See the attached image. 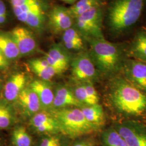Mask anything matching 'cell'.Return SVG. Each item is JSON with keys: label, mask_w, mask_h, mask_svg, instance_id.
Returning <instances> with one entry per match:
<instances>
[{"label": "cell", "mask_w": 146, "mask_h": 146, "mask_svg": "<svg viewBox=\"0 0 146 146\" xmlns=\"http://www.w3.org/2000/svg\"><path fill=\"white\" fill-rule=\"evenodd\" d=\"M108 100L117 114L141 116L146 113V95L125 78L115 76L110 81Z\"/></svg>", "instance_id": "6da1fadb"}, {"label": "cell", "mask_w": 146, "mask_h": 146, "mask_svg": "<svg viewBox=\"0 0 146 146\" xmlns=\"http://www.w3.org/2000/svg\"><path fill=\"white\" fill-rule=\"evenodd\" d=\"M89 54L99 72L107 76H112L122 70L124 66L121 50L115 44L104 38L89 39Z\"/></svg>", "instance_id": "7a4b0ae2"}, {"label": "cell", "mask_w": 146, "mask_h": 146, "mask_svg": "<svg viewBox=\"0 0 146 146\" xmlns=\"http://www.w3.org/2000/svg\"><path fill=\"white\" fill-rule=\"evenodd\" d=\"M51 112L58 122L61 134L71 139H77L100 131L101 128L89 122L78 107L54 110Z\"/></svg>", "instance_id": "3957f363"}, {"label": "cell", "mask_w": 146, "mask_h": 146, "mask_svg": "<svg viewBox=\"0 0 146 146\" xmlns=\"http://www.w3.org/2000/svg\"><path fill=\"white\" fill-rule=\"evenodd\" d=\"M143 0H115L108 12L109 24L116 33H121L135 24L143 8Z\"/></svg>", "instance_id": "277c9868"}, {"label": "cell", "mask_w": 146, "mask_h": 146, "mask_svg": "<svg viewBox=\"0 0 146 146\" xmlns=\"http://www.w3.org/2000/svg\"><path fill=\"white\" fill-rule=\"evenodd\" d=\"M102 13L99 6H96L76 19L78 31L87 40L104 38L102 31Z\"/></svg>", "instance_id": "5b68a950"}, {"label": "cell", "mask_w": 146, "mask_h": 146, "mask_svg": "<svg viewBox=\"0 0 146 146\" xmlns=\"http://www.w3.org/2000/svg\"><path fill=\"white\" fill-rule=\"evenodd\" d=\"M72 74L78 83L94 82L98 81L99 72L95 66L89 53L82 52L71 61Z\"/></svg>", "instance_id": "8992f818"}, {"label": "cell", "mask_w": 146, "mask_h": 146, "mask_svg": "<svg viewBox=\"0 0 146 146\" xmlns=\"http://www.w3.org/2000/svg\"><path fill=\"white\" fill-rule=\"evenodd\" d=\"M113 127L129 146H146V129L135 122L126 121L115 124Z\"/></svg>", "instance_id": "52a82bcc"}, {"label": "cell", "mask_w": 146, "mask_h": 146, "mask_svg": "<svg viewBox=\"0 0 146 146\" xmlns=\"http://www.w3.org/2000/svg\"><path fill=\"white\" fill-rule=\"evenodd\" d=\"M30 125L37 133L43 135L61 134L58 122L50 111L42 110L33 116Z\"/></svg>", "instance_id": "ba28073f"}, {"label": "cell", "mask_w": 146, "mask_h": 146, "mask_svg": "<svg viewBox=\"0 0 146 146\" xmlns=\"http://www.w3.org/2000/svg\"><path fill=\"white\" fill-rule=\"evenodd\" d=\"M48 24L52 31L56 34L63 33L71 28L73 17L69 9L62 6L53 7L48 15Z\"/></svg>", "instance_id": "9c48e42d"}, {"label": "cell", "mask_w": 146, "mask_h": 146, "mask_svg": "<svg viewBox=\"0 0 146 146\" xmlns=\"http://www.w3.org/2000/svg\"><path fill=\"white\" fill-rule=\"evenodd\" d=\"M19 50L20 56H26L34 52L37 48L36 40L33 33L23 27H16L10 33Z\"/></svg>", "instance_id": "30bf717a"}, {"label": "cell", "mask_w": 146, "mask_h": 146, "mask_svg": "<svg viewBox=\"0 0 146 146\" xmlns=\"http://www.w3.org/2000/svg\"><path fill=\"white\" fill-rule=\"evenodd\" d=\"M16 101L22 113L25 116L31 117L42 109L38 96L30 87L23 89Z\"/></svg>", "instance_id": "8fae6325"}, {"label": "cell", "mask_w": 146, "mask_h": 146, "mask_svg": "<svg viewBox=\"0 0 146 146\" xmlns=\"http://www.w3.org/2000/svg\"><path fill=\"white\" fill-rule=\"evenodd\" d=\"M122 69L127 81L136 87L146 90V64L131 61L125 64Z\"/></svg>", "instance_id": "7c38bea8"}, {"label": "cell", "mask_w": 146, "mask_h": 146, "mask_svg": "<svg viewBox=\"0 0 146 146\" xmlns=\"http://www.w3.org/2000/svg\"><path fill=\"white\" fill-rule=\"evenodd\" d=\"M84 107V105L76 98L72 89L62 85L56 87L54 92L52 110H60L68 107L81 108Z\"/></svg>", "instance_id": "4fadbf2b"}, {"label": "cell", "mask_w": 146, "mask_h": 146, "mask_svg": "<svg viewBox=\"0 0 146 146\" xmlns=\"http://www.w3.org/2000/svg\"><path fill=\"white\" fill-rule=\"evenodd\" d=\"M49 66L56 69L60 74L65 72L69 66L70 57L64 47L55 44L51 47L45 55Z\"/></svg>", "instance_id": "5bb4252c"}, {"label": "cell", "mask_w": 146, "mask_h": 146, "mask_svg": "<svg viewBox=\"0 0 146 146\" xmlns=\"http://www.w3.org/2000/svg\"><path fill=\"white\" fill-rule=\"evenodd\" d=\"M31 88L37 94L40 101L43 110L50 111L52 110L54 92L48 81L35 80L30 84Z\"/></svg>", "instance_id": "9a60e30c"}, {"label": "cell", "mask_w": 146, "mask_h": 146, "mask_svg": "<svg viewBox=\"0 0 146 146\" xmlns=\"http://www.w3.org/2000/svg\"><path fill=\"white\" fill-rule=\"evenodd\" d=\"M26 82L25 73L19 72L12 75L5 86L3 94L5 101L12 102L16 100L19 94L25 88Z\"/></svg>", "instance_id": "2e32d148"}, {"label": "cell", "mask_w": 146, "mask_h": 146, "mask_svg": "<svg viewBox=\"0 0 146 146\" xmlns=\"http://www.w3.org/2000/svg\"><path fill=\"white\" fill-rule=\"evenodd\" d=\"M86 119L89 122L101 128L105 123L104 108L99 104L89 106H84L80 108Z\"/></svg>", "instance_id": "e0dca14e"}, {"label": "cell", "mask_w": 146, "mask_h": 146, "mask_svg": "<svg viewBox=\"0 0 146 146\" xmlns=\"http://www.w3.org/2000/svg\"><path fill=\"white\" fill-rule=\"evenodd\" d=\"M62 41L64 47L68 50H80L84 49V42L81 34L72 27L63 33Z\"/></svg>", "instance_id": "ac0fdd59"}, {"label": "cell", "mask_w": 146, "mask_h": 146, "mask_svg": "<svg viewBox=\"0 0 146 146\" xmlns=\"http://www.w3.org/2000/svg\"><path fill=\"white\" fill-rule=\"evenodd\" d=\"M0 49L8 60L20 56L19 50L10 34L0 31Z\"/></svg>", "instance_id": "d6986e66"}, {"label": "cell", "mask_w": 146, "mask_h": 146, "mask_svg": "<svg viewBox=\"0 0 146 146\" xmlns=\"http://www.w3.org/2000/svg\"><path fill=\"white\" fill-rule=\"evenodd\" d=\"M44 21V11L39 2L33 5L31 9L27 13V19L25 24L33 29L40 30L42 27Z\"/></svg>", "instance_id": "ffe728a7"}, {"label": "cell", "mask_w": 146, "mask_h": 146, "mask_svg": "<svg viewBox=\"0 0 146 146\" xmlns=\"http://www.w3.org/2000/svg\"><path fill=\"white\" fill-rule=\"evenodd\" d=\"M102 146H129L113 127L104 131L101 134Z\"/></svg>", "instance_id": "44dd1931"}, {"label": "cell", "mask_w": 146, "mask_h": 146, "mask_svg": "<svg viewBox=\"0 0 146 146\" xmlns=\"http://www.w3.org/2000/svg\"><path fill=\"white\" fill-rule=\"evenodd\" d=\"M9 102H0V129H7L13 125L15 121V113Z\"/></svg>", "instance_id": "7402d4cb"}, {"label": "cell", "mask_w": 146, "mask_h": 146, "mask_svg": "<svg viewBox=\"0 0 146 146\" xmlns=\"http://www.w3.org/2000/svg\"><path fill=\"white\" fill-rule=\"evenodd\" d=\"M100 0H78L69 9L73 18L76 19L84 13L90 10L96 6H99Z\"/></svg>", "instance_id": "603a6c76"}, {"label": "cell", "mask_w": 146, "mask_h": 146, "mask_svg": "<svg viewBox=\"0 0 146 146\" xmlns=\"http://www.w3.org/2000/svg\"><path fill=\"white\" fill-rule=\"evenodd\" d=\"M11 141L14 146H31L32 137L23 126L16 127L12 133Z\"/></svg>", "instance_id": "cb8c5ba5"}, {"label": "cell", "mask_w": 146, "mask_h": 146, "mask_svg": "<svg viewBox=\"0 0 146 146\" xmlns=\"http://www.w3.org/2000/svg\"><path fill=\"white\" fill-rule=\"evenodd\" d=\"M131 52L136 58L146 60V33L138 35L133 45Z\"/></svg>", "instance_id": "d4e9b609"}, {"label": "cell", "mask_w": 146, "mask_h": 146, "mask_svg": "<svg viewBox=\"0 0 146 146\" xmlns=\"http://www.w3.org/2000/svg\"><path fill=\"white\" fill-rule=\"evenodd\" d=\"M72 89L76 98L84 106L93 105L91 101L89 99L83 83H78Z\"/></svg>", "instance_id": "484cf974"}, {"label": "cell", "mask_w": 146, "mask_h": 146, "mask_svg": "<svg viewBox=\"0 0 146 146\" xmlns=\"http://www.w3.org/2000/svg\"><path fill=\"white\" fill-rule=\"evenodd\" d=\"M31 70L39 78L46 81H49L55 75L60 74L56 69L50 66L43 68H35Z\"/></svg>", "instance_id": "4316f807"}, {"label": "cell", "mask_w": 146, "mask_h": 146, "mask_svg": "<svg viewBox=\"0 0 146 146\" xmlns=\"http://www.w3.org/2000/svg\"><path fill=\"white\" fill-rule=\"evenodd\" d=\"M39 146H63L62 137L60 134L45 135L41 139Z\"/></svg>", "instance_id": "83f0119b"}, {"label": "cell", "mask_w": 146, "mask_h": 146, "mask_svg": "<svg viewBox=\"0 0 146 146\" xmlns=\"http://www.w3.org/2000/svg\"><path fill=\"white\" fill-rule=\"evenodd\" d=\"M88 95L89 99L91 101L93 105L98 104L99 102V96L94 87L93 84L90 82L83 83Z\"/></svg>", "instance_id": "f1b7e54d"}, {"label": "cell", "mask_w": 146, "mask_h": 146, "mask_svg": "<svg viewBox=\"0 0 146 146\" xmlns=\"http://www.w3.org/2000/svg\"><path fill=\"white\" fill-rule=\"evenodd\" d=\"M31 69L35 68H43L49 66L46 58H37L31 60L29 62Z\"/></svg>", "instance_id": "f546056e"}, {"label": "cell", "mask_w": 146, "mask_h": 146, "mask_svg": "<svg viewBox=\"0 0 146 146\" xmlns=\"http://www.w3.org/2000/svg\"><path fill=\"white\" fill-rule=\"evenodd\" d=\"M9 66V60L6 58L0 49V70H4Z\"/></svg>", "instance_id": "4dcf8cb0"}, {"label": "cell", "mask_w": 146, "mask_h": 146, "mask_svg": "<svg viewBox=\"0 0 146 146\" xmlns=\"http://www.w3.org/2000/svg\"><path fill=\"white\" fill-rule=\"evenodd\" d=\"M72 146H94V142L90 139H80L75 141Z\"/></svg>", "instance_id": "1f68e13d"}, {"label": "cell", "mask_w": 146, "mask_h": 146, "mask_svg": "<svg viewBox=\"0 0 146 146\" xmlns=\"http://www.w3.org/2000/svg\"><path fill=\"white\" fill-rule=\"evenodd\" d=\"M3 14H7L6 7L5 3L2 1L0 0V15Z\"/></svg>", "instance_id": "d6a6232c"}, {"label": "cell", "mask_w": 146, "mask_h": 146, "mask_svg": "<svg viewBox=\"0 0 146 146\" xmlns=\"http://www.w3.org/2000/svg\"><path fill=\"white\" fill-rule=\"evenodd\" d=\"M7 19V14L0 15V24L3 23L5 22Z\"/></svg>", "instance_id": "836d02e7"}, {"label": "cell", "mask_w": 146, "mask_h": 146, "mask_svg": "<svg viewBox=\"0 0 146 146\" xmlns=\"http://www.w3.org/2000/svg\"><path fill=\"white\" fill-rule=\"evenodd\" d=\"M63 2L68 3H73L74 2H75L76 0H62Z\"/></svg>", "instance_id": "e575fe53"}, {"label": "cell", "mask_w": 146, "mask_h": 146, "mask_svg": "<svg viewBox=\"0 0 146 146\" xmlns=\"http://www.w3.org/2000/svg\"><path fill=\"white\" fill-rule=\"evenodd\" d=\"M1 86H2V82H1V78H0V88H1Z\"/></svg>", "instance_id": "d590c367"}, {"label": "cell", "mask_w": 146, "mask_h": 146, "mask_svg": "<svg viewBox=\"0 0 146 146\" xmlns=\"http://www.w3.org/2000/svg\"><path fill=\"white\" fill-rule=\"evenodd\" d=\"M0 146H1V142H0Z\"/></svg>", "instance_id": "8d00e7d4"}]
</instances>
